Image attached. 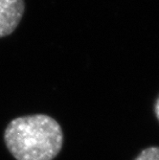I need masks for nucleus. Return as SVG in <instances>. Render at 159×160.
Returning <instances> with one entry per match:
<instances>
[{
    "instance_id": "1",
    "label": "nucleus",
    "mask_w": 159,
    "mask_h": 160,
    "mask_svg": "<svg viewBox=\"0 0 159 160\" xmlns=\"http://www.w3.org/2000/svg\"><path fill=\"white\" fill-rule=\"evenodd\" d=\"M4 139L9 151L17 160H52L62 148L63 133L55 119L37 114L11 121Z\"/></svg>"
},
{
    "instance_id": "2",
    "label": "nucleus",
    "mask_w": 159,
    "mask_h": 160,
    "mask_svg": "<svg viewBox=\"0 0 159 160\" xmlns=\"http://www.w3.org/2000/svg\"><path fill=\"white\" fill-rule=\"evenodd\" d=\"M24 0H0V38L11 35L24 13Z\"/></svg>"
},
{
    "instance_id": "3",
    "label": "nucleus",
    "mask_w": 159,
    "mask_h": 160,
    "mask_svg": "<svg viewBox=\"0 0 159 160\" xmlns=\"http://www.w3.org/2000/svg\"><path fill=\"white\" fill-rule=\"evenodd\" d=\"M134 160H159V147H150L143 150Z\"/></svg>"
},
{
    "instance_id": "4",
    "label": "nucleus",
    "mask_w": 159,
    "mask_h": 160,
    "mask_svg": "<svg viewBox=\"0 0 159 160\" xmlns=\"http://www.w3.org/2000/svg\"><path fill=\"white\" fill-rule=\"evenodd\" d=\"M154 111H155V115L156 117L159 121V98L157 99L156 103H155V106H154Z\"/></svg>"
}]
</instances>
